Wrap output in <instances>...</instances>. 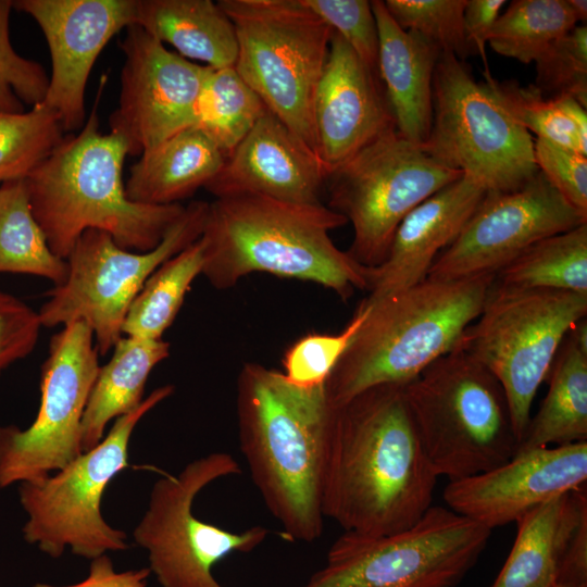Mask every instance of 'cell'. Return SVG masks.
I'll return each instance as SVG.
<instances>
[{
	"label": "cell",
	"mask_w": 587,
	"mask_h": 587,
	"mask_svg": "<svg viewBox=\"0 0 587 587\" xmlns=\"http://www.w3.org/2000/svg\"><path fill=\"white\" fill-rule=\"evenodd\" d=\"M437 479L404 385L375 386L337 407L323 488L325 519L370 536L402 530L433 505Z\"/></svg>",
	"instance_id": "1"
},
{
	"label": "cell",
	"mask_w": 587,
	"mask_h": 587,
	"mask_svg": "<svg viewBox=\"0 0 587 587\" xmlns=\"http://www.w3.org/2000/svg\"><path fill=\"white\" fill-rule=\"evenodd\" d=\"M236 409L240 451L284 537L302 542L321 538L337 411L325 385L299 387L282 371L247 362L237 377Z\"/></svg>",
	"instance_id": "2"
},
{
	"label": "cell",
	"mask_w": 587,
	"mask_h": 587,
	"mask_svg": "<svg viewBox=\"0 0 587 587\" xmlns=\"http://www.w3.org/2000/svg\"><path fill=\"white\" fill-rule=\"evenodd\" d=\"M347 220L322 204L257 195L216 198L208 205L200 241L202 275L217 289L252 273L311 282L348 300L367 289V267L340 250L329 232Z\"/></svg>",
	"instance_id": "3"
},
{
	"label": "cell",
	"mask_w": 587,
	"mask_h": 587,
	"mask_svg": "<svg viewBox=\"0 0 587 587\" xmlns=\"http://www.w3.org/2000/svg\"><path fill=\"white\" fill-rule=\"evenodd\" d=\"M97 102L78 134L64 136L26 178L33 214L51 251L66 260L80 235L99 229L122 248L154 249L185 207L132 201L125 190L126 141L99 127Z\"/></svg>",
	"instance_id": "4"
},
{
	"label": "cell",
	"mask_w": 587,
	"mask_h": 587,
	"mask_svg": "<svg viewBox=\"0 0 587 587\" xmlns=\"http://www.w3.org/2000/svg\"><path fill=\"white\" fill-rule=\"evenodd\" d=\"M496 275L432 279L364 299L365 317L325 383L340 407L380 385H407L451 351L479 315Z\"/></svg>",
	"instance_id": "5"
},
{
	"label": "cell",
	"mask_w": 587,
	"mask_h": 587,
	"mask_svg": "<svg viewBox=\"0 0 587 587\" xmlns=\"http://www.w3.org/2000/svg\"><path fill=\"white\" fill-rule=\"evenodd\" d=\"M426 457L438 477H470L511 460L519 447L497 378L458 346L404 385Z\"/></svg>",
	"instance_id": "6"
},
{
	"label": "cell",
	"mask_w": 587,
	"mask_h": 587,
	"mask_svg": "<svg viewBox=\"0 0 587 587\" xmlns=\"http://www.w3.org/2000/svg\"><path fill=\"white\" fill-rule=\"evenodd\" d=\"M217 4L235 28L236 72L316 154L313 102L333 29L303 0H220Z\"/></svg>",
	"instance_id": "7"
},
{
	"label": "cell",
	"mask_w": 587,
	"mask_h": 587,
	"mask_svg": "<svg viewBox=\"0 0 587 587\" xmlns=\"http://www.w3.org/2000/svg\"><path fill=\"white\" fill-rule=\"evenodd\" d=\"M173 391L171 385L154 389L137 409L115 419L92 449L54 475L18 484L20 503L27 515L22 528L25 541L54 559L66 548L89 560L128 549L126 533L104 520L102 497L111 480L128 467L129 441L138 422Z\"/></svg>",
	"instance_id": "8"
},
{
	"label": "cell",
	"mask_w": 587,
	"mask_h": 587,
	"mask_svg": "<svg viewBox=\"0 0 587 587\" xmlns=\"http://www.w3.org/2000/svg\"><path fill=\"white\" fill-rule=\"evenodd\" d=\"M586 315L587 295L510 287L495 278L479 315L455 344L500 383L519 444L561 344Z\"/></svg>",
	"instance_id": "9"
},
{
	"label": "cell",
	"mask_w": 587,
	"mask_h": 587,
	"mask_svg": "<svg viewBox=\"0 0 587 587\" xmlns=\"http://www.w3.org/2000/svg\"><path fill=\"white\" fill-rule=\"evenodd\" d=\"M490 533L449 508L432 505L396 533L345 532L324 565L298 587H453L476 563Z\"/></svg>",
	"instance_id": "10"
},
{
	"label": "cell",
	"mask_w": 587,
	"mask_h": 587,
	"mask_svg": "<svg viewBox=\"0 0 587 587\" xmlns=\"http://www.w3.org/2000/svg\"><path fill=\"white\" fill-rule=\"evenodd\" d=\"M209 202L192 201L162 241L147 252L120 247L111 235L85 230L66 258L67 275L38 311L43 327L82 321L91 329L99 354L123 336L128 309L148 277L166 260L198 240Z\"/></svg>",
	"instance_id": "11"
},
{
	"label": "cell",
	"mask_w": 587,
	"mask_h": 587,
	"mask_svg": "<svg viewBox=\"0 0 587 587\" xmlns=\"http://www.w3.org/2000/svg\"><path fill=\"white\" fill-rule=\"evenodd\" d=\"M420 147L486 192L519 189L538 173L532 135L450 53L440 54L434 71L432 126Z\"/></svg>",
	"instance_id": "12"
},
{
	"label": "cell",
	"mask_w": 587,
	"mask_h": 587,
	"mask_svg": "<svg viewBox=\"0 0 587 587\" xmlns=\"http://www.w3.org/2000/svg\"><path fill=\"white\" fill-rule=\"evenodd\" d=\"M461 176L460 171L440 164L396 128L376 138L326 180L328 208L353 228L348 253L363 266L379 265L402 220Z\"/></svg>",
	"instance_id": "13"
},
{
	"label": "cell",
	"mask_w": 587,
	"mask_h": 587,
	"mask_svg": "<svg viewBox=\"0 0 587 587\" xmlns=\"http://www.w3.org/2000/svg\"><path fill=\"white\" fill-rule=\"evenodd\" d=\"M227 452H211L189 462L177 475L164 474L152 486L148 508L133 530L148 552L149 570L161 587H223L213 566L227 555L259 547L268 529L255 525L235 533L193 514V502L211 483L240 474Z\"/></svg>",
	"instance_id": "14"
},
{
	"label": "cell",
	"mask_w": 587,
	"mask_h": 587,
	"mask_svg": "<svg viewBox=\"0 0 587 587\" xmlns=\"http://www.w3.org/2000/svg\"><path fill=\"white\" fill-rule=\"evenodd\" d=\"M93 339L82 321L52 336L34 422L25 429L0 426V488L49 475L80 455L83 415L100 367Z\"/></svg>",
	"instance_id": "15"
},
{
	"label": "cell",
	"mask_w": 587,
	"mask_h": 587,
	"mask_svg": "<svg viewBox=\"0 0 587 587\" xmlns=\"http://www.w3.org/2000/svg\"><path fill=\"white\" fill-rule=\"evenodd\" d=\"M587 223L541 172L512 191L486 192L427 278L497 275L536 241Z\"/></svg>",
	"instance_id": "16"
},
{
	"label": "cell",
	"mask_w": 587,
	"mask_h": 587,
	"mask_svg": "<svg viewBox=\"0 0 587 587\" xmlns=\"http://www.w3.org/2000/svg\"><path fill=\"white\" fill-rule=\"evenodd\" d=\"M120 47L124 64L110 132L126 141L128 155L139 157L193 126L197 102L211 67L170 51L136 24L126 28Z\"/></svg>",
	"instance_id": "17"
},
{
	"label": "cell",
	"mask_w": 587,
	"mask_h": 587,
	"mask_svg": "<svg viewBox=\"0 0 587 587\" xmlns=\"http://www.w3.org/2000/svg\"><path fill=\"white\" fill-rule=\"evenodd\" d=\"M136 0H17L13 8L41 28L51 55V76L43 103L64 132L79 130L86 118L85 90L105 45L134 24Z\"/></svg>",
	"instance_id": "18"
},
{
	"label": "cell",
	"mask_w": 587,
	"mask_h": 587,
	"mask_svg": "<svg viewBox=\"0 0 587 587\" xmlns=\"http://www.w3.org/2000/svg\"><path fill=\"white\" fill-rule=\"evenodd\" d=\"M586 480L587 441H582L516 454L498 467L451 480L442 498L449 509L491 530Z\"/></svg>",
	"instance_id": "19"
},
{
	"label": "cell",
	"mask_w": 587,
	"mask_h": 587,
	"mask_svg": "<svg viewBox=\"0 0 587 587\" xmlns=\"http://www.w3.org/2000/svg\"><path fill=\"white\" fill-rule=\"evenodd\" d=\"M378 73L333 30L313 102L316 155L328 175L396 128Z\"/></svg>",
	"instance_id": "20"
},
{
	"label": "cell",
	"mask_w": 587,
	"mask_h": 587,
	"mask_svg": "<svg viewBox=\"0 0 587 587\" xmlns=\"http://www.w3.org/2000/svg\"><path fill=\"white\" fill-rule=\"evenodd\" d=\"M327 177L316 154L266 108L204 188L215 198L257 195L316 204Z\"/></svg>",
	"instance_id": "21"
},
{
	"label": "cell",
	"mask_w": 587,
	"mask_h": 587,
	"mask_svg": "<svg viewBox=\"0 0 587 587\" xmlns=\"http://www.w3.org/2000/svg\"><path fill=\"white\" fill-rule=\"evenodd\" d=\"M512 549L491 587H587L586 485L516 522Z\"/></svg>",
	"instance_id": "22"
},
{
	"label": "cell",
	"mask_w": 587,
	"mask_h": 587,
	"mask_svg": "<svg viewBox=\"0 0 587 587\" xmlns=\"http://www.w3.org/2000/svg\"><path fill=\"white\" fill-rule=\"evenodd\" d=\"M485 193L461 176L414 208L396 229L385 260L367 267L366 299L426 279L436 258L457 238Z\"/></svg>",
	"instance_id": "23"
},
{
	"label": "cell",
	"mask_w": 587,
	"mask_h": 587,
	"mask_svg": "<svg viewBox=\"0 0 587 587\" xmlns=\"http://www.w3.org/2000/svg\"><path fill=\"white\" fill-rule=\"evenodd\" d=\"M378 30L379 79L396 130L422 146L433 118V77L441 51L419 33L401 28L384 1H371Z\"/></svg>",
	"instance_id": "24"
},
{
	"label": "cell",
	"mask_w": 587,
	"mask_h": 587,
	"mask_svg": "<svg viewBox=\"0 0 587 587\" xmlns=\"http://www.w3.org/2000/svg\"><path fill=\"white\" fill-rule=\"evenodd\" d=\"M221 150L199 129L188 127L145 151L125 182L127 197L138 203H179L217 174Z\"/></svg>",
	"instance_id": "25"
},
{
	"label": "cell",
	"mask_w": 587,
	"mask_h": 587,
	"mask_svg": "<svg viewBox=\"0 0 587 587\" xmlns=\"http://www.w3.org/2000/svg\"><path fill=\"white\" fill-rule=\"evenodd\" d=\"M549 388L530 417L516 454L587 441V322L569 332L547 377Z\"/></svg>",
	"instance_id": "26"
},
{
	"label": "cell",
	"mask_w": 587,
	"mask_h": 587,
	"mask_svg": "<svg viewBox=\"0 0 587 587\" xmlns=\"http://www.w3.org/2000/svg\"><path fill=\"white\" fill-rule=\"evenodd\" d=\"M134 24L178 54L212 68L235 65L238 52L234 25L211 0H136Z\"/></svg>",
	"instance_id": "27"
},
{
	"label": "cell",
	"mask_w": 587,
	"mask_h": 587,
	"mask_svg": "<svg viewBox=\"0 0 587 587\" xmlns=\"http://www.w3.org/2000/svg\"><path fill=\"white\" fill-rule=\"evenodd\" d=\"M170 342L123 335L114 345L108 363L100 366L82 421L80 447L86 452L97 446L110 421L137 409L143 401L147 379L170 355Z\"/></svg>",
	"instance_id": "28"
},
{
	"label": "cell",
	"mask_w": 587,
	"mask_h": 587,
	"mask_svg": "<svg viewBox=\"0 0 587 587\" xmlns=\"http://www.w3.org/2000/svg\"><path fill=\"white\" fill-rule=\"evenodd\" d=\"M483 85L517 125L538 138L587 155V113L574 98L546 97L533 84L485 78Z\"/></svg>",
	"instance_id": "29"
},
{
	"label": "cell",
	"mask_w": 587,
	"mask_h": 587,
	"mask_svg": "<svg viewBox=\"0 0 587 587\" xmlns=\"http://www.w3.org/2000/svg\"><path fill=\"white\" fill-rule=\"evenodd\" d=\"M496 280L516 288L587 295V223L530 245L497 273Z\"/></svg>",
	"instance_id": "30"
},
{
	"label": "cell",
	"mask_w": 587,
	"mask_h": 587,
	"mask_svg": "<svg viewBox=\"0 0 587 587\" xmlns=\"http://www.w3.org/2000/svg\"><path fill=\"white\" fill-rule=\"evenodd\" d=\"M28 274L61 285L66 260L54 254L37 223L25 179L0 185V273Z\"/></svg>",
	"instance_id": "31"
},
{
	"label": "cell",
	"mask_w": 587,
	"mask_h": 587,
	"mask_svg": "<svg viewBox=\"0 0 587 587\" xmlns=\"http://www.w3.org/2000/svg\"><path fill=\"white\" fill-rule=\"evenodd\" d=\"M200 238L162 263L145 282L125 316L122 333L141 339H162L179 312L192 282L202 274Z\"/></svg>",
	"instance_id": "32"
},
{
	"label": "cell",
	"mask_w": 587,
	"mask_h": 587,
	"mask_svg": "<svg viewBox=\"0 0 587 587\" xmlns=\"http://www.w3.org/2000/svg\"><path fill=\"white\" fill-rule=\"evenodd\" d=\"M265 110L263 101L234 66L211 67L197 102L193 127L203 133L226 158Z\"/></svg>",
	"instance_id": "33"
},
{
	"label": "cell",
	"mask_w": 587,
	"mask_h": 587,
	"mask_svg": "<svg viewBox=\"0 0 587 587\" xmlns=\"http://www.w3.org/2000/svg\"><path fill=\"white\" fill-rule=\"evenodd\" d=\"M577 23L567 0H514L498 16L488 43L495 52L528 64Z\"/></svg>",
	"instance_id": "34"
},
{
	"label": "cell",
	"mask_w": 587,
	"mask_h": 587,
	"mask_svg": "<svg viewBox=\"0 0 587 587\" xmlns=\"http://www.w3.org/2000/svg\"><path fill=\"white\" fill-rule=\"evenodd\" d=\"M59 115L40 102L21 113L0 112V185L25 179L63 139Z\"/></svg>",
	"instance_id": "35"
},
{
	"label": "cell",
	"mask_w": 587,
	"mask_h": 587,
	"mask_svg": "<svg viewBox=\"0 0 587 587\" xmlns=\"http://www.w3.org/2000/svg\"><path fill=\"white\" fill-rule=\"evenodd\" d=\"M466 1L386 0L384 4L401 28L419 33L441 53H450L464 61L474 53L464 32Z\"/></svg>",
	"instance_id": "36"
},
{
	"label": "cell",
	"mask_w": 587,
	"mask_h": 587,
	"mask_svg": "<svg viewBox=\"0 0 587 587\" xmlns=\"http://www.w3.org/2000/svg\"><path fill=\"white\" fill-rule=\"evenodd\" d=\"M365 314L366 308L361 302L352 319L338 334L310 333L292 342L282 360V373L286 379L303 388L325 385Z\"/></svg>",
	"instance_id": "37"
},
{
	"label": "cell",
	"mask_w": 587,
	"mask_h": 587,
	"mask_svg": "<svg viewBox=\"0 0 587 587\" xmlns=\"http://www.w3.org/2000/svg\"><path fill=\"white\" fill-rule=\"evenodd\" d=\"M533 84L546 97L567 96L587 108V27L576 25L536 62Z\"/></svg>",
	"instance_id": "38"
},
{
	"label": "cell",
	"mask_w": 587,
	"mask_h": 587,
	"mask_svg": "<svg viewBox=\"0 0 587 587\" xmlns=\"http://www.w3.org/2000/svg\"><path fill=\"white\" fill-rule=\"evenodd\" d=\"M12 1L0 0V112L21 113L43 101L49 77L41 64L20 55L9 34Z\"/></svg>",
	"instance_id": "39"
},
{
	"label": "cell",
	"mask_w": 587,
	"mask_h": 587,
	"mask_svg": "<svg viewBox=\"0 0 587 587\" xmlns=\"http://www.w3.org/2000/svg\"><path fill=\"white\" fill-rule=\"evenodd\" d=\"M373 71L378 73V30L371 1L303 0Z\"/></svg>",
	"instance_id": "40"
},
{
	"label": "cell",
	"mask_w": 587,
	"mask_h": 587,
	"mask_svg": "<svg viewBox=\"0 0 587 587\" xmlns=\"http://www.w3.org/2000/svg\"><path fill=\"white\" fill-rule=\"evenodd\" d=\"M534 160L557 191L587 216V155L536 137Z\"/></svg>",
	"instance_id": "41"
},
{
	"label": "cell",
	"mask_w": 587,
	"mask_h": 587,
	"mask_svg": "<svg viewBox=\"0 0 587 587\" xmlns=\"http://www.w3.org/2000/svg\"><path fill=\"white\" fill-rule=\"evenodd\" d=\"M38 312L0 289V376L34 350L40 328Z\"/></svg>",
	"instance_id": "42"
},
{
	"label": "cell",
	"mask_w": 587,
	"mask_h": 587,
	"mask_svg": "<svg viewBox=\"0 0 587 587\" xmlns=\"http://www.w3.org/2000/svg\"><path fill=\"white\" fill-rule=\"evenodd\" d=\"M504 3V0H467L464 9L465 36L473 52L482 59L485 78L492 76L489 70L486 45Z\"/></svg>",
	"instance_id": "43"
},
{
	"label": "cell",
	"mask_w": 587,
	"mask_h": 587,
	"mask_svg": "<svg viewBox=\"0 0 587 587\" xmlns=\"http://www.w3.org/2000/svg\"><path fill=\"white\" fill-rule=\"evenodd\" d=\"M150 574L149 567L116 572L105 553L90 560L87 577L78 583L65 586L37 583L33 587H146Z\"/></svg>",
	"instance_id": "44"
},
{
	"label": "cell",
	"mask_w": 587,
	"mask_h": 587,
	"mask_svg": "<svg viewBox=\"0 0 587 587\" xmlns=\"http://www.w3.org/2000/svg\"><path fill=\"white\" fill-rule=\"evenodd\" d=\"M567 3L576 17L577 22H586L587 20V1L586 0H567Z\"/></svg>",
	"instance_id": "45"
},
{
	"label": "cell",
	"mask_w": 587,
	"mask_h": 587,
	"mask_svg": "<svg viewBox=\"0 0 587 587\" xmlns=\"http://www.w3.org/2000/svg\"><path fill=\"white\" fill-rule=\"evenodd\" d=\"M551 587H565V586H562V585H559V584H554L553 586Z\"/></svg>",
	"instance_id": "46"
}]
</instances>
